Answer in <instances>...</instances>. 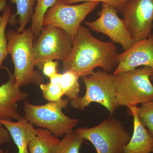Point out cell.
<instances>
[{"instance_id": "obj_1", "label": "cell", "mask_w": 153, "mask_h": 153, "mask_svg": "<svg viewBox=\"0 0 153 153\" xmlns=\"http://www.w3.org/2000/svg\"><path fill=\"white\" fill-rule=\"evenodd\" d=\"M118 55L114 43L99 40L81 25L72 40L70 53L62 61L63 69L74 70L80 77L92 74L98 67L110 73L117 65Z\"/></svg>"}, {"instance_id": "obj_2", "label": "cell", "mask_w": 153, "mask_h": 153, "mask_svg": "<svg viewBox=\"0 0 153 153\" xmlns=\"http://www.w3.org/2000/svg\"><path fill=\"white\" fill-rule=\"evenodd\" d=\"M8 52L14 66V75L18 87L40 85L44 78L35 69L34 34L31 27L20 33L13 29L6 31Z\"/></svg>"}, {"instance_id": "obj_3", "label": "cell", "mask_w": 153, "mask_h": 153, "mask_svg": "<svg viewBox=\"0 0 153 153\" xmlns=\"http://www.w3.org/2000/svg\"><path fill=\"white\" fill-rule=\"evenodd\" d=\"M153 68L149 67L113 74L119 107L136 106L153 101Z\"/></svg>"}, {"instance_id": "obj_4", "label": "cell", "mask_w": 153, "mask_h": 153, "mask_svg": "<svg viewBox=\"0 0 153 153\" xmlns=\"http://www.w3.org/2000/svg\"><path fill=\"white\" fill-rule=\"evenodd\" d=\"M69 100L62 98L42 105L25 100V117L34 126L46 129L57 138L63 137L73 130L79 123L78 119L69 117L63 112V109L68 106Z\"/></svg>"}, {"instance_id": "obj_5", "label": "cell", "mask_w": 153, "mask_h": 153, "mask_svg": "<svg viewBox=\"0 0 153 153\" xmlns=\"http://www.w3.org/2000/svg\"><path fill=\"white\" fill-rule=\"evenodd\" d=\"M82 79L86 89L85 94L71 100V106L83 111L91 103L95 102L105 108L112 117L119 107L113 74L100 69L90 75L82 76Z\"/></svg>"}, {"instance_id": "obj_6", "label": "cell", "mask_w": 153, "mask_h": 153, "mask_svg": "<svg viewBox=\"0 0 153 153\" xmlns=\"http://www.w3.org/2000/svg\"><path fill=\"white\" fill-rule=\"evenodd\" d=\"M75 131L91 143L97 153H123L131 137L122 122L112 117L93 127L76 128Z\"/></svg>"}, {"instance_id": "obj_7", "label": "cell", "mask_w": 153, "mask_h": 153, "mask_svg": "<svg viewBox=\"0 0 153 153\" xmlns=\"http://www.w3.org/2000/svg\"><path fill=\"white\" fill-rule=\"evenodd\" d=\"M72 45V38L64 30L55 26H44L34 45L36 66L42 70L47 61H63L70 53Z\"/></svg>"}, {"instance_id": "obj_8", "label": "cell", "mask_w": 153, "mask_h": 153, "mask_svg": "<svg viewBox=\"0 0 153 153\" xmlns=\"http://www.w3.org/2000/svg\"><path fill=\"white\" fill-rule=\"evenodd\" d=\"M100 3L84 2L75 5L66 4L57 0L44 16L43 26H52L64 30L73 40L82 21Z\"/></svg>"}, {"instance_id": "obj_9", "label": "cell", "mask_w": 153, "mask_h": 153, "mask_svg": "<svg viewBox=\"0 0 153 153\" xmlns=\"http://www.w3.org/2000/svg\"><path fill=\"white\" fill-rule=\"evenodd\" d=\"M117 13L112 6L102 3L101 10L98 13V19L93 22H85V24L94 32L106 35L114 44H120L125 51L135 41Z\"/></svg>"}, {"instance_id": "obj_10", "label": "cell", "mask_w": 153, "mask_h": 153, "mask_svg": "<svg viewBox=\"0 0 153 153\" xmlns=\"http://www.w3.org/2000/svg\"><path fill=\"white\" fill-rule=\"evenodd\" d=\"M121 13L135 41L147 38L153 27V0H129Z\"/></svg>"}, {"instance_id": "obj_11", "label": "cell", "mask_w": 153, "mask_h": 153, "mask_svg": "<svg viewBox=\"0 0 153 153\" xmlns=\"http://www.w3.org/2000/svg\"><path fill=\"white\" fill-rule=\"evenodd\" d=\"M117 66L113 73L117 74L140 66L153 68V34L147 38L135 41L129 49L118 54Z\"/></svg>"}, {"instance_id": "obj_12", "label": "cell", "mask_w": 153, "mask_h": 153, "mask_svg": "<svg viewBox=\"0 0 153 153\" xmlns=\"http://www.w3.org/2000/svg\"><path fill=\"white\" fill-rule=\"evenodd\" d=\"M8 74L9 79L0 85V119L19 120L22 117L18 111V103L26 100L28 94L18 87L13 74L5 67Z\"/></svg>"}, {"instance_id": "obj_13", "label": "cell", "mask_w": 153, "mask_h": 153, "mask_svg": "<svg viewBox=\"0 0 153 153\" xmlns=\"http://www.w3.org/2000/svg\"><path fill=\"white\" fill-rule=\"evenodd\" d=\"M128 108L133 117V133L124 149L123 153H153V137L140 120L138 107Z\"/></svg>"}, {"instance_id": "obj_14", "label": "cell", "mask_w": 153, "mask_h": 153, "mask_svg": "<svg viewBox=\"0 0 153 153\" xmlns=\"http://www.w3.org/2000/svg\"><path fill=\"white\" fill-rule=\"evenodd\" d=\"M3 126L8 131L11 138L18 149L17 153H29L28 146L37 135L36 129L25 117L14 122L1 120Z\"/></svg>"}, {"instance_id": "obj_15", "label": "cell", "mask_w": 153, "mask_h": 153, "mask_svg": "<svg viewBox=\"0 0 153 153\" xmlns=\"http://www.w3.org/2000/svg\"><path fill=\"white\" fill-rule=\"evenodd\" d=\"M37 135L28 146L29 153H52L60 140L47 129L36 128Z\"/></svg>"}, {"instance_id": "obj_16", "label": "cell", "mask_w": 153, "mask_h": 153, "mask_svg": "<svg viewBox=\"0 0 153 153\" xmlns=\"http://www.w3.org/2000/svg\"><path fill=\"white\" fill-rule=\"evenodd\" d=\"M85 140L72 130L63 136L53 149L52 153H79Z\"/></svg>"}, {"instance_id": "obj_17", "label": "cell", "mask_w": 153, "mask_h": 153, "mask_svg": "<svg viewBox=\"0 0 153 153\" xmlns=\"http://www.w3.org/2000/svg\"><path fill=\"white\" fill-rule=\"evenodd\" d=\"M80 76L76 71L66 70L62 74L60 85L64 95L68 99H75L79 96L80 85L79 79Z\"/></svg>"}, {"instance_id": "obj_18", "label": "cell", "mask_w": 153, "mask_h": 153, "mask_svg": "<svg viewBox=\"0 0 153 153\" xmlns=\"http://www.w3.org/2000/svg\"><path fill=\"white\" fill-rule=\"evenodd\" d=\"M12 4H16L17 13L16 16H19L18 22L19 26L17 32L21 33L26 30V27L32 19L34 13V7L36 0H10Z\"/></svg>"}, {"instance_id": "obj_19", "label": "cell", "mask_w": 153, "mask_h": 153, "mask_svg": "<svg viewBox=\"0 0 153 153\" xmlns=\"http://www.w3.org/2000/svg\"><path fill=\"white\" fill-rule=\"evenodd\" d=\"M36 4L32 16L31 27L34 33V38L38 37L43 28V21L44 16L49 9L57 0H36Z\"/></svg>"}, {"instance_id": "obj_20", "label": "cell", "mask_w": 153, "mask_h": 153, "mask_svg": "<svg viewBox=\"0 0 153 153\" xmlns=\"http://www.w3.org/2000/svg\"><path fill=\"white\" fill-rule=\"evenodd\" d=\"M12 15L10 6L7 5L3 11L1 21L0 23V69L3 62L8 55L6 30L7 25L10 23Z\"/></svg>"}, {"instance_id": "obj_21", "label": "cell", "mask_w": 153, "mask_h": 153, "mask_svg": "<svg viewBox=\"0 0 153 153\" xmlns=\"http://www.w3.org/2000/svg\"><path fill=\"white\" fill-rule=\"evenodd\" d=\"M137 113L140 120L153 137V101L141 105Z\"/></svg>"}, {"instance_id": "obj_22", "label": "cell", "mask_w": 153, "mask_h": 153, "mask_svg": "<svg viewBox=\"0 0 153 153\" xmlns=\"http://www.w3.org/2000/svg\"><path fill=\"white\" fill-rule=\"evenodd\" d=\"M39 86L44 98L49 102L59 101L64 95L60 85H55L49 82L41 83Z\"/></svg>"}, {"instance_id": "obj_23", "label": "cell", "mask_w": 153, "mask_h": 153, "mask_svg": "<svg viewBox=\"0 0 153 153\" xmlns=\"http://www.w3.org/2000/svg\"><path fill=\"white\" fill-rule=\"evenodd\" d=\"M66 4H71L80 2H97L108 4L121 13L129 0H60Z\"/></svg>"}, {"instance_id": "obj_24", "label": "cell", "mask_w": 153, "mask_h": 153, "mask_svg": "<svg viewBox=\"0 0 153 153\" xmlns=\"http://www.w3.org/2000/svg\"><path fill=\"white\" fill-rule=\"evenodd\" d=\"M58 64V61L54 60H49L45 62L42 69L43 74L49 78L54 74L58 73L57 67Z\"/></svg>"}, {"instance_id": "obj_25", "label": "cell", "mask_w": 153, "mask_h": 153, "mask_svg": "<svg viewBox=\"0 0 153 153\" xmlns=\"http://www.w3.org/2000/svg\"><path fill=\"white\" fill-rule=\"evenodd\" d=\"M11 139L10 133L3 126L0 119V146L10 142Z\"/></svg>"}, {"instance_id": "obj_26", "label": "cell", "mask_w": 153, "mask_h": 153, "mask_svg": "<svg viewBox=\"0 0 153 153\" xmlns=\"http://www.w3.org/2000/svg\"><path fill=\"white\" fill-rule=\"evenodd\" d=\"M62 75V74L58 73H56L52 75L51 77H49L50 83L55 85H60Z\"/></svg>"}, {"instance_id": "obj_27", "label": "cell", "mask_w": 153, "mask_h": 153, "mask_svg": "<svg viewBox=\"0 0 153 153\" xmlns=\"http://www.w3.org/2000/svg\"><path fill=\"white\" fill-rule=\"evenodd\" d=\"M10 0H0V13L2 11H4L7 6V3ZM1 16H0V23L1 21Z\"/></svg>"}, {"instance_id": "obj_28", "label": "cell", "mask_w": 153, "mask_h": 153, "mask_svg": "<svg viewBox=\"0 0 153 153\" xmlns=\"http://www.w3.org/2000/svg\"><path fill=\"white\" fill-rule=\"evenodd\" d=\"M0 153H4V152L2 150L0 149Z\"/></svg>"}, {"instance_id": "obj_29", "label": "cell", "mask_w": 153, "mask_h": 153, "mask_svg": "<svg viewBox=\"0 0 153 153\" xmlns=\"http://www.w3.org/2000/svg\"><path fill=\"white\" fill-rule=\"evenodd\" d=\"M4 153H10L7 150V151H6Z\"/></svg>"}]
</instances>
